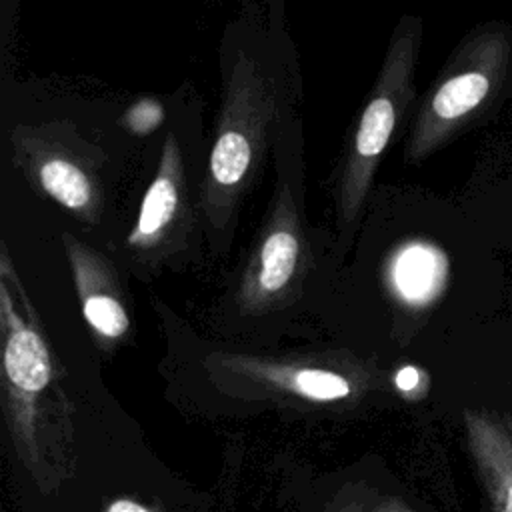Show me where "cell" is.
<instances>
[{"label": "cell", "mask_w": 512, "mask_h": 512, "mask_svg": "<svg viewBox=\"0 0 512 512\" xmlns=\"http://www.w3.org/2000/svg\"><path fill=\"white\" fill-rule=\"evenodd\" d=\"M296 72L288 52L272 48V40H234L222 58V100L198 208L212 240L224 250L270 146L296 114Z\"/></svg>", "instance_id": "cell-1"}, {"label": "cell", "mask_w": 512, "mask_h": 512, "mask_svg": "<svg viewBox=\"0 0 512 512\" xmlns=\"http://www.w3.org/2000/svg\"><path fill=\"white\" fill-rule=\"evenodd\" d=\"M512 100V22L474 24L450 50L410 118L404 162L422 164Z\"/></svg>", "instance_id": "cell-2"}, {"label": "cell", "mask_w": 512, "mask_h": 512, "mask_svg": "<svg viewBox=\"0 0 512 512\" xmlns=\"http://www.w3.org/2000/svg\"><path fill=\"white\" fill-rule=\"evenodd\" d=\"M422 38L424 22L420 16L404 14L396 22L380 70L346 134L330 182L342 250L354 242L382 158L414 114Z\"/></svg>", "instance_id": "cell-3"}, {"label": "cell", "mask_w": 512, "mask_h": 512, "mask_svg": "<svg viewBox=\"0 0 512 512\" xmlns=\"http://www.w3.org/2000/svg\"><path fill=\"white\" fill-rule=\"evenodd\" d=\"M300 118L292 114L280 128L276 186L266 216L252 240L240 282L242 298L260 308L290 296L312 264V246L302 216Z\"/></svg>", "instance_id": "cell-4"}, {"label": "cell", "mask_w": 512, "mask_h": 512, "mask_svg": "<svg viewBox=\"0 0 512 512\" xmlns=\"http://www.w3.org/2000/svg\"><path fill=\"white\" fill-rule=\"evenodd\" d=\"M10 158L28 186L86 226L104 216L102 148L86 140L74 122L16 124L8 130Z\"/></svg>", "instance_id": "cell-5"}, {"label": "cell", "mask_w": 512, "mask_h": 512, "mask_svg": "<svg viewBox=\"0 0 512 512\" xmlns=\"http://www.w3.org/2000/svg\"><path fill=\"white\" fill-rule=\"evenodd\" d=\"M194 224L182 148L174 132L164 138L156 172L142 196L124 250L140 266H160L186 248Z\"/></svg>", "instance_id": "cell-6"}, {"label": "cell", "mask_w": 512, "mask_h": 512, "mask_svg": "<svg viewBox=\"0 0 512 512\" xmlns=\"http://www.w3.org/2000/svg\"><path fill=\"white\" fill-rule=\"evenodd\" d=\"M60 238L86 322L102 338L124 336L130 328V316L114 264L72 232H62Z\"/></svg>", "instance_id": "cell-7"}, {"label": "cell", "mask_w": 512, "mask_h": 512, "mask_svg": "<svg viewBox=\"0 0 512 512\" xmlns=\"http://www.w3.org/2000/svg\"><path fill=\"white\" fill-rule=\"evenodd\" d=\"M466 430L494 512H512V418L494 410H468Z\"/></svg>", "instance_id": "cell-8"}, {"label": "cell", "mask_w": 512, "mask_h": 512, "mask_svg": "<svg viewBox=\"0 0 512 512\" xmlns=\"http://www.w3.org/2000/svg\"><path fill=\"white\" fill-rule=\"evenodd\" d=\"M164 118V104L158 98L142 96L122 110L118 116V126L134 136H150L162 126Z\"/></svg>", "instance_id": "cell-9"}, {"label": "cell", "mask_w": 512, "mask_h": 512, "mask_svg": "<svg viewBox=\"0 0 512 512\" xmlns=\"http://www.w3.org/2000/svg\"><path fill=\"white\" fill-rule=\"evenodd\" d=\"M296 388L318 400H334L350 392L348 382L340 374L328 370H300L296 374Z\"/></svg>", "instance_id": "cell-10"}, {"label": "cell", "mask_w": 512, "mask_h": 512, "mask_svg": "<svg viewBox=\"0 0 512 512\" xmlns=\"http://www.w3.org/2000/svg\"><path fill=\"white\" fill-rule=\"evenodd\" d=\"M396 384H398V388H402V390H412V388L418 384V370L412 368V366L402 368V370L398 372V376H396Z\"/></svg>", "instance_id": "cell-11"}, {"label": "cell", "mask_w": 512, "mask_h": 512, "mask_svg": "<svg viewBox=\"0 0 512 512\" xmlns=\"http://www.w3.org/2000/svg\"><path fill=\"white\" fill-rule=\"evenodd\" d=\"M108 512H148V510H144L142 506H138L136 502H130V500H116Z\"/></svg>", "instance_id": "cell-12"}]
</instances>
